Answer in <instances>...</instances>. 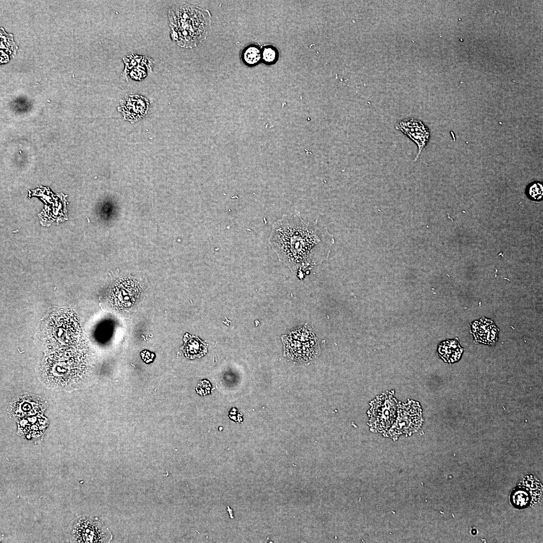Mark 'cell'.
<instances>
[{
  "label": "cell",
  "mask_w": 543,
  "mask_h": 543,
  "mask_svg": "<svg viewBox=\"0 0 543 543\" xmlns=\"http://www.w3.org/2000/svg\"><path fill=\"white\" fill-rule=\"evenodd\" d=\"M153 63L151 58L143 56L140 62L129 72L127 76L129 75L133 79L141 80L146 76L148 72H152Z\"/></svg>",
  "instance_id": "cell-12"
},
{
  "label": "cell",
  "mask_w": 543,
  "mask_h": 543,
  "mask_svg": "<svg viewBox=\"0 0 543 543\" xmlns=\"http://www.w3.org/2000/svg\"><path fill=\"white\" fill-rule=\"evenodd\" d=\"M395 128L407 136L417 146L416 161L428 143L430 137L428 128L421 121L413 118H405L396 124Z\"/></svg>",
  "instance_id": "cell-6"
},
{
  "label": "cell",
  "mask_w": 543,
  "mask_h": 543,
  "mask_svg": "<svg viewBox=\"0 0 543 543\" xmlns=\"http://www.w3.org/2000/svg\"><path fill=\"white\" fill-rule=\"evenodd\" d=\"M525 194L528 198L533 201H540L543 197V187L540 182L534 181L527 185Z\"/></svg>",
  "instance_id": "cell-14"
},
{
  "label": "cell",
  "mask_w": 543,
  "mask_h": 543,
  "mask_svg": "<svg viewBox=\"0 0 543 543\" xmlns=\"http://www.w3.org/2000/svg\"><path fill=\"white\" fill-rule=\"evenodd\" d=\"M471 333L474 337V342L494 345L498 339L499 329L494 321L489 318L482 317L471 323Z\"/></svg>",
  "instance_id": "cell-8"
},
{
  "label": "cell",
  "mask_w": 543,
  "mask_h": 543,
  "mask_svg": "<svg viewBox=\"0 0 543 543\" xmlns=\"http://www.w3.org/2000/svg\"><path fill=\"white\" fill-rule=\"evenodd\" d=\"M71 534L75 542H108L112 535L100 520L89 516L80 517L71 527Z\"/></svg>",
  "instance_id": "cell-4"
},
{
  "label": "cell",
  "mask_w": 543,
  "mask_h": 543,
  "mask_svg": "<svg viewBox=\"0 0 543 543\" xmlns=\"http://www.w3.org/2000/svg\"><path fill=\"white\" fill-rule=\"evenodd\" d=\"M421 418L420 408L414 403H408L402 407L400 415L393 426L392 435L410 432L419 426Z\"/></svg>",
  "instance_id": "cell-7"
},
{
  "label": "cell",
  "mask_w": 543,
  "mask_h": 543,
  "mask_svg": "<svg viewBox=\"0 0 543 543\" xmlns=\"http://www.w3.org/2000/svg\"><path fill=\"white\" fill-rule=\"evenodd\" d=\"M284 356L298 363L309 362L320 354L317 338L307 324L281 337Z\"/></svg>",
  "instance_id": "cell-3"
},
{
  "label": "cell",
  "mask_w": 543,
  "mask_h": 543,
  "mask_svg": "<svg viewBox=\"0 0 543 543\" xmlns=\"http://www.w3.org/2000/svg\"><path fill=\"white\" fill-rule=\"evenodd\" d=\"M261 52L259 48L254 45L248 46L242 53V60L248 66L257 64L261 59Z\"/></svg>",
  "instance_id": "cell-13"
},
{
  "label": "cell",
  "mask_w": 543,
  "mask_h": 543,
  "mask_svg": "<svg viewBox=\"0 0 543 543\" xmlns=\"http://www.w3.org/2000/svg\"><path fill=\"white\" fill-rule=\"evenodd\" d=\"M149 108L148 100L142 96L129 95L120 101L119 110L125 120L135 122L145 115Z\"/></svg>",
  "instance_id": "cell-9"
},
{
  "label": "cell",
  "mask_w": 543,
  "mask_h": 543,
  "mask_svg": "<svg viewBox=\"0 0 543 543\" xmlns=\"http://www.w3.org/2000/svg\"><path fill=\"white\" fill-rule=\"evenodd\" d=\"M184 341L182 349L187 357L191 359L201 357L207 352L208 344L197 336L187 333Z\"/></svg>",
  "instance_id": "cell-11"
},
{
  "label": "cell",
  "mask_w": 543,
  "mask_h": 543,
  "mask_svg": "<svg viewBox=\"0 0 543 543\" xmlns=\"http://www.w3.org/2000/svg\"><path fill=\"white\" fill-rule=\"evenodd\" d=\"M372 409L371 423L379 431H385L395 417L396 403L392 396L385 395L377 399Z\"/></svg>",
  "instance_id": "cell-5"
},
{
  "label": "cell",
  "mask_w": 543,
  "mask_h": 543,
  "mask_svg": "<svg viewBox=\"0 0 543 543\" xmlns=\"http://www.w3.org/2000/svg\"><path fill=\"white\" fill-rule=\"evenodd\" d=\"M463 351L457 339H448L438 345L437 353L444 361L452 363L460 359Z\"/></svg>",
  "instance_id": "cell-10"
},
{
  "label": "cell",
  "mask_w": 543,
  "mask_h": 543,
  "mask_svg": "<svg viewBox=\"0 0 543 543\" xmlns=\"http://www.w3.org/2000/svg\"><path fill=\"white\" fill-rule=\"evenodd\" d=\"M168 17L171 38L181 47H195L208 35L211 16L208 10L180 3L169 9Z\"/></svg>",
  "instance_id": "cell-2"
},
{
  "label": "cell",
  "mask_w": 543,
  "mask_h": 543,
  "mask_svg": "<svg viewBox=\"0 0 543 543\" xmlns=\"http://www.w3.org/2000/svg\"><path fill=\"white\" fill-rule=\"evenodd\" d=\"M268 243L279 260L302 280L328 258L335 240L327 228L306 222L295 210L273 223Z\"/></svg>",
  "instance_id": "cell-1"
},
{
  "label": "cell",
  "mask_w": 543,
  "mask_h": 543,
  "mask_svg": "<svg viewBox=\"0 0 543 543\" xmlns=\"http://www.w3.org/2000/svg\"><path fill=\"white\" fill-rule=\"evenodd\" d=\"M277 58V52L274 48L272 47H266L264 48L262 52V58L264 62L266 63H272L274 62Z\"/></svg>",
  "instance_id": "cell-15"
}]
</instances>
